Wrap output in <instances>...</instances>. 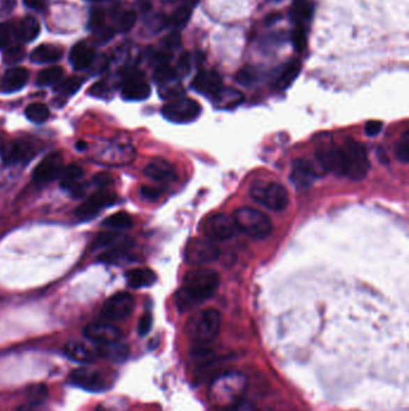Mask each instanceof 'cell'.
<instances>
[{"instance_id":"obj_14","label":"cell","mask_w":409,"mask_h":411,"mask_svg":"<svg viewBox=\"0 0 409 411\" xmlns=\"http://www.w3.org/2000/svg\"><path fill=\"white\" fill-rule=\"evenodd\" d=\"M235 220L226 215H214L203 224L204 235L213 240H226L235 236Z\"/></svg>"},{"instance_id":"obj_18","label":"cell","mask_w":409,"mask_h":411,"mask_svg":"<svg viewBox=\"0 0 409 411\" xmlns=\"http://www.w3.org/2000/svg\"><path fill=\"white\" fill-rule=\"evenodd\" d=\"M34 155V148L28 141L16 140L10 142L3 150V160L6 165H20L26 164Z\"/></svg>"},{"instance_id":"obj_41","label":"cell","mask_w":409,"mask_h":411,"mask_svg":"<svg viewBox=\"0 0 409 411\" xmlns=\"http://www.w3.org/2000/svg\"><path fill=\"white\" fill-rule=\"evenodd\" d=\"M191 15V6L184 5L181 8L173 13L171 17H168V24L175 27V28H183L186 26Z\"/></svg>"},{"instance_id":"obj_11","label":"cell","mask_w":409,"mask_h":411,"mask_svg":"<svg viewBox=\"0 0 409 411\" xmlns=\"http://www.w3.org/2000/svg\"><path fill=\"white\" fill-rule=\"evenodd\" d=\"M68 382L78 389L89 392L107 390V380L103 373L89 367L73 369L68 375Z\"/></svg>"},{"instance_id":"obj_25","label":"cell","mask_w":409,"mask_h":411,"mask_svg":"<svg viewBox=\"0 0 409 411\" xmlns=\"http://www.w3.org/2000/svg\"><path fill=\"white\" fill-rule=\"evenodd\" d=\"M112 30L117 33H128L136 23L137 15L133 10L115 8L111 13Z\"/></svg>"},{"instance_id":"obj_57","label":"cell","mask_w":409,"mask_h":411,"mask_svg":"<svg viewBox=\"0 0 409 411\" xmlns=\"http://www.w3.org/2000/svg\"><path fill=\"white\" fill-rule=\"evenodd\" d=\"M87 148V145L84 142H78L77 143V150H84Z\"/></svg>"},{"instance_id":"obj_16","label":"cell","mask_w":409,"mask_h":411,"mask_svg":"<svg viewBox=\"0 0 409 411\" xmlns=\"http://www.w3.org/2000/svg\"><path fill=\"white\" fill-rule=\"evenodd\" d=\"M65 355L78 363H90L100 357V345L95 342L73 340L64 347Z\"/></svg>"},{"instance_id":"obj_37","label":"cell","mask_w":409,"mask_h":411,"mask_svg":"<svg viewBox=\"0 0 409 411\" xmlns=\"http://www.w3.org/2000/svg\"><path fill=\"white\" fill-rule=\"evenodd\" d=\"M106 13L100 8H93L90 11L89 21H88V28H89L95 34L103 33L110 27L106 26Z\"/></svg>"},{"instance_id":"obj_15","label":"cell","mask_w":409,"mask_h":411,"mask_svg":"<svg viewBox=\"0 0 409 411\" xmlns=\"http://www.w3.org/2000/svg\"><path fill=\"white\" fill-rule=\"evenodd\" d=\"M84 337L90 342L103 345L119 342L121 332L117 326L108 322H91L84 329Z\"/></svg>"},{"instance_id":"obj_30","label":"cell","mask_w":409,"mask_h":411,"mask_svg":"<svg viewBox=\"0 0 409 411\" xmlns=\"http://www.w3.org/2000/svg\"><path fill=\"white\" fill-rule=\"evenodd\" d=\"M16 28H17L18 39L23 43L34 41L41 31V27L38 20L31 16H27L22 21L16 23Z\"/></svg>"},{"instance_id":"obj_2","label":"cell","mask_w":409,"mask_h":411,"mask_svg":"<svg viewBox=\"0 0 409 411\" xmlns=\"http://www.w3.org/2000/svg\"><path fill=\"white\" fill-rule=\"evenodd\" d=\"M220 285V277L213 270L191 271L184 277V285L177 294V305L181 313L209 300Z\"/></svg>"},{"instance_id":"obj_39","label":"cell","mask_w":409,"mask_h":411,"mask_svg":"<svg viewBox=\"0 0 409 411\" xmlns=\"http://www.w3.org/2000/svg\"><path fill=\"white\" fill-rule=\"evenodd\" d=\"M83 83H84V78H78V76L66 78L65 81L58 83L56 92L63 96H73L76 94L78 90L81 89Z\"/></svg>"},{"instance_id":"obj_24","label":"cell","mask_w":409,"mask_h":411,"mask_svg":"<svg viewBox=\"0 0 409 411\" xmlns=\"http://www.w3.org/2000/svg\"><path fill=\"white\" fill-rule=\"evenodd\" d=\"M64 50L57 45L43 43L35 48L30 55V59L35 64H52L63 58Z\"/></svg>"},{"instance_id":"obj_43","label":"cell","mask_w":409,"mask_h":411,"mask_svg":"<svg viewBox=\"0 0 409 411\" xmlns=\"http://www.w3.org/2000/svg\"><path fill=\"white\" fill-rule=\"evenodd\" d=\"M290 40H292L295 51L303 52L306 48L307 43L306 27L295 26V29L292 31V35H290Z\"/></svg>"},{"instance_id":"obj_13","label":"cell","mask_w":409,"mask_h":411,"mask_svg":"<svg viewBox=\"0 0 409 411\" xmlns=\"http://www.w3.org/2000/svg\"><path fill=\"white\" fill-rule=\"evenodd\" d=\"M64 170V160L59 152H53L46 155L35 167L33 180L38 185H48L53 180H58Z\"/></svg>"},{"instance_id":"obj_22","label":"cell","mask_w":409,"mask_h":411,"mask_svg":"<svg viewBox=\"0 0 409 411\" xmlns=\"http://www.w3.org/2000/svg\"><path fill=\"white\" fill-rule=\"evenodd\" d=\"M29 80L28 70L21 66L10 68L1 80V89L4 93H15L26 86Z\"/></svg>"},{"instance_id":"obj_23","label":"cell","mask_w":409,"mask_h":411,"mask_svg":"<svg viewBox=\"0 0 409 411\" xmlns=\"http://www.w3.org/2000/svg\"><path fill=\"white\" fill-rule=\"evenodd\" d=\"M96 53L86 41L77 43L70 51V63L76 70H86L93 63Z\"/></svg>"},{"instance_id":"obj_54","label":"cell","mask_w":409,"mask_h":411,"mask_svg":"<svg viewBox=\"0 0 409 411\" xmlns=\"http://www.w3.org/2000/svg\"><path fill=\"white\" fill-rule=\"evenodd\" d=\"M16 0H0V16H6L13 11Z\"/></svg>"},{"instance_id":"obj_34","label":"cell","mask_w":409,"mask_h":411,"mask_svg":"<svg viewBox=\"0 0 409 411\" xmlns=\"http://www.w3.org/2000/svg\"><path fill=\"white\" fill-rule=\"evenodd\" d=\"M20 41L18 39L17 28L13 22H3L0 23V51H5L13 45Z\"/></svg>"},{"instance_id":"obj_51","label":"cell","mask_w":409,"mask_h":411,"mask_svg":"<svg viewBox=\"0 0 409 411\" xmlns=\"http://www.w3.org/2000/svg\"><path fill=\"white\" fill-rule=\"evenodd\" d=\"M151 327H153V317H151V314L150 313H145L140 319V322H138V327H137L138 334L142 336V337H144V336L149 333Z\"/></svg>"},{"instance_id":"obj_33","label":"cell","mask_w":409,"mask_h":411,"mask_svg":"<svg viewBox=\"0 0 409 411\" xmlns=\"http://www.w3.org/2000/svg\"><path fill=\"white\" fill-rule=\"evenodd\" d=\"M64 76V68L61 66H50L40 71L36 78V86L50 87L58 85Z\"/></svg>"},{"instance_id":"obj_20","label":"cell","mask_w":409,"mask_h":411,"mask_svg":"<svg viewBox=\"0 0 409 411\" xmlns=\"http://www.w3.org/2000/svg\"><path fill=\"white\" fill-rule=\"evenodd\" d=\"M84 172L81 166L76 164H71L64 167V170L60 175V187L65 190H70L73 195H82L84 193V187L82 183Z\"/></svg>"},{"instance_id":"obj_19","label":"cell","mask_w":409,"mask_h":411,"mask_svg":"<svg viewBox=\"0 0 409 411\" xmlns=\"http://www.w3.org/2000/svg\"><path fill=\"white\" fill-rule=\"evenodd\" d=\"M317 177L315 165L306 159H297L293 163L290 180L298 188H306Z\"/></svg>"},{"instance_id":"obj_29","label":"cell","mask_w":409,"mask_h":411,"mask_svg":"<svg viewBox=\"0 0 409 411\" xmlns=\"http://www.w3.org/2000/svg\"><path fill=\"white\" fill-rule=\"evenodd\" d=\"M300 71H302L300 60H290V63L285 65L281 73L276 78L275 89L285 90L287 88H290L293 85V82L298 78Z\"/></svg>"},{"instance_id":"obj_46","label":"cell","mask_w":409,"mask_h":411,"mask_svg":"<svg viewBox=\"0 0 409 411\" xmlns=\"http://www.w3.org/2000/svg\"><path fill=\"white\" fill-rule=\"evenodd\" d=\"M96 411H126V403L119 398H110L103 401Z\"/></svg>"},{"instance_id":"obj_47","label":"cell","mask_w":409,"mask_h":411,"mask_svg":"<svg viewBox=\"0 0 409 411\" xmlns=\"http://www.w3.org/2000/svg\"><path fill=\"white\" fill-rule=\"evenodd\" d=\"M166 26H168V17H166L165 15H161V13L154 15V16L149 18L148 23H147L148 29L151 30L153 33H158V31L163 29Z\"/></svg>"},{"instance_id":"obj_32","label":"cell","mask_w":409,"mask_h":411,"mask_svg":"<svg viewBox=\"0 0 409 411\" xmlns=\"http://www.w3.org/2000/svg\"><path fill=\"white\" fill-rule=\"evenodd\" d=\"M128 356V347L119 342H111V344H103L100 345V357L114 361V362H123Z\"/></svg>"},{"instance_id":"obj_52","label":"cell","mask_w":409,"mask_h":411,"mask_svg":"<svg viewBox=\"0 0 409 411\" xmlns=\"http://www.w3.org/2000/svg\"><path fill=\"white\" fill-rule=\"evenodd\" d=\"M383 124L380 120H370L365 124V134L369 137H375L380 135Z\"/></svg>"},{"instance_id":"obj_38","label":"cell","mask_w":409,"mask_h":411,"mask_svg":"<svg viewBox=\"0 0 409 411\" xmlns=\"http://www.w3.org/2000/svg\"><path fill=\"white\" fill-rule=\"evenodd\" d=\"M50 108L43 103H30L29 106L26 108V117L30 122L34 123H43L48 120L50 117Z\"/></svg>"},{"instance_id":"obj_49","label":"cell","mask_w":409,"mask_h":411,"mask_svg":"<svg viewBox=\"0 0 409 411\" xmlns=\"http://www.w3.org/2000/svg\"><path fill=\"white\" fill-rule=\"evenodd\" d=\"M89 94L95 98H107L111 94V87L106 81L96 82L89 89Z\"/></svg>"},{"instance_id":"obj_6","label":"cell","mask_w":409,"mask_h":411,"mask_svg":"<svg viewBox=\"0 0 409 411\" xmlns=\"http://www.w3.org/2000/svg\"><path fill=\"white\" fill-rule=\"evenodd\" d=\"M251 196L260 205L274 212H282L290 203L288 190L278 182L258 180L252 185Z\"/></svg>"},{"instance_id":"obj_44","label":"cell","mask_w":409,"mask_h":411,"mask_svg":"<svg viewBox=\"0 0 409 411\" xmlns=\"http://www.w3.org/2000/svg\"><path fill=\"white\" fill-rule=\"evenodd\" d=\"M128 249L130 248H125V247L108 249L103 255H100L98 260L105 262V264H114V262L120 261L123 257L128 255Z\"/></svg>"},{"instance_id":"obj_35","label":"cell","mask_w":409,"mask_h":411,"mask_svg":"<svg viewBox=\"0 0 409 411\" xmlns=\"http://www.w3.org/2000/svg\"><path fill=\"white\" fill-rule=\"evenodd\" d=\"M158 94L163 100H170V101L183 98L184 88L181 86V82L180 80H173V81L158 85Z\"/></svg>"},{"instance_id":"obj_56","label":"cell","mask_w":409,"mask_h":411,"mask_svg":"<svg viewBox=\"0 0 409 411\" xmlns=\"http://www.w3.org/2000/svg\"><path fill=\"white\" fill-rule=\"evenodd\" d=\"M18 411H41L40 409V403H27L24 405H22Z\"/></svg>"},{"instance_id":"obj_40","label":"cell","mask_w":409,"mask_h":411,"mask_svg":"<svg viewBox=\"0 0 409 411\" xmlns=\"http://www.w3.org/2000/svg\"><path fill=\"white\" fill-rule=\"evenodd\" d=\"M26 48L21 43H16V45H13V46H10L9 48H6L4 51V55H3V59H4L5 64L11 65H17L24 60L26 58Z\"/></svg>"},{"instance_id":"obj_59","label":"cell","mask_w":409,"mask_h":411,"mask_svg":"<svg viewBox=\"0 0 409 411\" xmlns=\"http://www.w3.org/2000/svg\"><path fill=\"white\" fill-rule=\"evenodd\" d=\"M43 1H46V0H43Z\"/></svg>"},{"instance_id":"obj_53","label":"cell","mask_w":409,"mask_h":411,"mask_svg":"<svg viewBox=\"0 0 409 411\" xmlns=\"http://www.w3.org/2000/svg\"><path fill=\"white\" fill-rule=\"evenodd\" d=\"M141 194L142 196L147 199V200H150V201H155V200H158L161 197V190L158 188H154V187H148V185H144V187H142L141 188Z\"/></svg>"},{"instance_id":"obj_55","label":"cell","mask_w":409,"mask_h":411,"mask_svg":"<svg viewBox=\"0 0 409 411\" xmlns=\"http://www.w3.org/2000/svg\"><path fill=\"white\" fill-rule=\"evenodd\" d=\"M24 1V4L29 8V9L33 10H43L46 8V1H43V0H23Z\"/></svg>"},{"instance_id":"obj_31","label":"cell","mask_w":409,"mask_h":411,"mask_svg":"<svg viewBox=\"0 0 409 411\" xmlns=\"http://www.w3.org/2000/svg\"><path fill=\"white\" fill-rule=\"evenodd\" d=\"M313 15V5L310 0H295L290 16L295 22V26L305 27L307 22L311 21Z\"/></svg>"},{"instance_id":"obj_7","label":"cell","mask_w":409,"mask_h":411,"mask_svg":"<svg viewBox=\"0 0 409 411\" xmlns=\"http://www.w3.org/2000/svg\"><path fill=\"white\" fill-rule=\"evenodd\" d=\"M151 89L144 73L137 68L130 66L124 70L121 96L128 101H142L149 98Z\"/></svg>"},{"instance_id":"obj_27","label":"cell","mask_w":409,"mask_h":411,"mask_svg":"<svg viewBox=\"0 0 409 411\" xmlns=\"http://www.w3.org/2000/svg\"><path fill=\"white\" fill-rule=\"evenodd\" d=\"M215 106L222 110H232V108H238L240 103L244 101L243 93L235 88H223L218 90L213 98Z\"/></svg>"},{"instance_id":"obj_21","label":"cell","mask_w":409,"mask_h":411,"mask_svg":"<svg viewBox=\"0 0 409 411\" xmlns=\"http://www.w3.org/2000/svg\"><path fill=\"white\" fill-rule=\"evenodd\" d=\"M145 176L149 177L150 180L167 183L172 180H177L174 167L171 164L163 160V159H154L144 168Z\"/></svg>"},{"instance_id":"obj_48","label":"cell","mask_w":409,"mask_h":411,"mask_svg":"<svg viewBox=\"0 0 409 411\" xmlns=\"http://www.w3.org/2000/svg\"><path fill=\"white\" fill-rule=\"evenodd\" d=\"M108 64H110V60L105 55H96L93 63L88 68H89L90 73L98 75V73H103L108 68Z\"/></svg>"},{"instance_id":"obj_12","label":"cell","mask_w":409,"mask_h":411,"mask_svg":"<svg viewBox=\"0 0 409 411\" xmlns=\"http://www.w3.org/2000/svg\"><path fill=\"white\" fill-rule=\"evenodd\" d=\"M117 202V196L114 193L108 190H98L96 193L90 195L86 201L83 202L76 210L77 218L83 222L91 220L108 207H112Z\"/></svg>"},{"instance_id":"obj_17","label":"cell","mask_w":409,"mask_h":411,"mask_svg":"<svg viewBox=\"0 0 409 411\" xmlns=\"http://www.w3.org/2000/svg\"><path fill=\"white\" fill-rule=\"evenodd\" d=\"M191 87L192 89L196 90L197 93L213 99L214 95L216 94L223 86H222L220 73L214 70H203L197 73L196 78H193Z\"/></svg>"},{"instance_id":"obj_9","label":"cell","mask_w":409,"mask_h":411,"mask_svg":"<svg viewBox=\"0 0 409 411\" xmlns=\"http://www.w3.org/2000/svg\"><path fill=\"white\" fill-rule=\"evenodd\" d=\"M135 298L128 292H118L107 298L103 303L101 314L108 322H121L133 314Z\"/></svg>"},{"instance_id":"obj_5","label":"cell","mask_w":409,"mask_h":411,"mask_svg":"<svg viewBox=\"0 0 409 411\" xmlns=\"http://www.w3.org/2000/svg\"><path fill=\"white\" fill-rule=\"evenodd\" d=\"M235 226L252 238L262 240L273 232V223L268 215L251 207H243L233 215Z\"/></svg>"},{"instance_id":"obj_8","label":"cell","mask_w":409,"mask_h":411,"mask_svg":"<svg viewBox=\"0 0 409 411\" xmlns=\"http://www.w3.org/2000/svg\"><path fill=\"white\" fill-rule=\"evenodd\" d=\"M202 108L196 100L188 98H179L165 105L162 108V115L170 122L178 124L191 123L200 117Z\"/></svg>"},{"instance_id":"obj_36","label":"cell","mask_w":409,"mask_h":411,"mask_svg":"<svg viewBox=\"0 0 409 411\" xmlns=\"http://www.w3.org/2000/svg\"><path fill=\"white\" fill-rule=\"evenodd\" d=\"M103 225L112 230H126L133 226V220L131 215H128L126 212H118L105 219Z\"/></svg>"},{"instance_id":"obj_1","label":"cell","mask_w":409,"mask_h":411,"mask_svg":"<svg viewBox=\"0 0 409 411\" xmlns=\"http://www.w3.org/2000/svg\"><path fill=\"white\" fill-rule=\"evenodd\" d=\"M317 161L324 171L352 180H364L371 168L366 150L362 143L352 138L342 146L318 150Z\"/></svg>"},{"instance_id":"obj_50","label":"cell","mask_w":409,"mask_h":411,"mask_svg":"<svg viewBox=\"0 0 409 411\" xmlns=\"http://www.w3.org/2000/svg\"><path fill=\"white\" fill-rule=\"evenodd\" d=\"M174 68L179 78L186 76L190 73V70H191V56L188 53L181 55L179 62H178L177 66H174Z\"/></svg>"},{"instance_id":"obj_42","label":"cell","mask_w":409,"mask_h":411,"mask_svg":"<svg viewBox=\"0 0 409 411\" xmlns=\"http://www.w3.org/2000/svg\"><path fill=\"white\" fill-rule=\"evenodd\" d=\"M258 78V73H257L256 68H251V66H245V68H240L235 80L238 82L239 85L241 86H251Z\"/></svg>"},{"instance_id":"obj_28","label":"cell","mask_w":409,"mask_h":411,"mask_svg":"<svg viewBox=\"0 0 409 411\" xmlns=\"http://www.w3.org/2000/svg\"><path fill=\"white\" fill-rule=\"evenodd\" d=\"M156 274L150 268H133L126 273V280L128 287L133 289H143V287H153L156 282Z\"/></svg>"},{"instance_id":"obj_10","label":"cell","mask_w":409,"mask_h":411,"mask_svg":"<svg viewBox=\"0 0 409 411\" xmlns=\"http://www.w3.org/2000/svg\"><path fill=\"white\" fill-rule=\"evenodd\" d=\"M218 254L220 250L211 240L193 238L186 245L184 259L190 265L200 266L215 261Z\"/></svg>"},{"instance_id":"obj_26","label":"cell","mask_w":409,"mask_h":411,"mask_svg":"<svg viewBox=\"0 0 409 411\" xmlns=\"http://www.w3.org/2000/svg\"><path fill=\"white\" fill-rule=\"evenodd\" d=\"M133 245V240L128 236L113 233V232H105V233H100L95 238L91 248L94 249V250L103 248H118V247L131 248Z\"/></svg>"},{"instance_id":"obj_45","label":"cell","mask_w":409,"mask_h":411,"mask_svg":"<svg viewBox=\"0 0 409 411\" xmlns=\"http://www.w3.org/2000/svg\"><path fill=\"white\" fill-rule=\"evenodd\" d=\"M396 158L402 161V163L407 164L409 161V131L406 130L402 137L400 138V141L397 142L396 150Z\"/></svg>"},{"instance_id":"obj_58","label":"cell","mask_w":409,"mask_h":411,"mask_svg":"<svg viewBox=\"0 0 409 411\" xmlns=\"http://www.w3.org/2000/svg\"><path fill=\"white\" fill-rule=\"evenodd\" d=\"M90 1H103V0H90Z\"/></svg>"},{"instance_id":"obj_4","label":"cell","mask_w":409,"mask_h":411,"mask_svg":"<svg viewBox=\"0 0 409 411\" xmlns=\"http://www.w3.org/2000/svg\"><path fill=\"white\" fill-rule=\"evenodd\" d=\"M220 327L221 314L216 309H205L188 320L185 331L193 342L205 345L218 337Z\"/></svg>"},{"instance_id":"obj_3","label":"cell","mask_w":409,"mask_h":411,"mask_svg":"<svg viewBox=\"0 0 409 411\" xmlns=\"http://www.w3.org/2000/svg\"><path fill=\"white\" fill-rule=\"evenodd\" d=\"M248 389V379L239 372H227L214 379L208 390V398L214 407L232 410L240 407Z\"/></svg>"}]
</instances>
